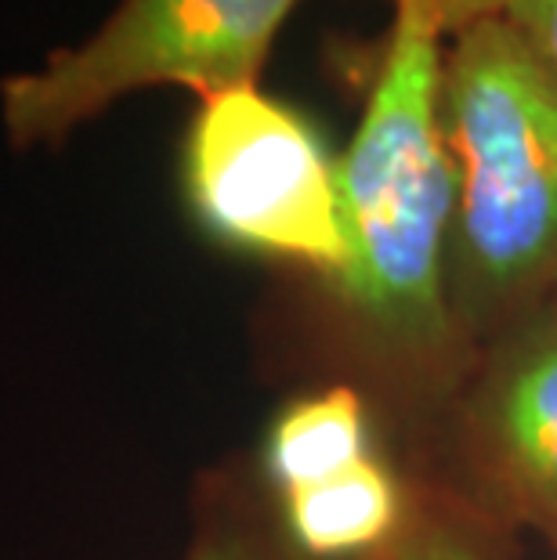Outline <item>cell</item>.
I'll return each instance as SVG.
<instances>
[{
    "label": "cell",
    "mask_w": 557,
    "mask_h": 560,
    "mask_svg": "<svg viewBox=\"0 0 557 560\" xmlns=\"http://www.w3.org/2000/svg\"><path fill=\"white\" fill-rule=\"evenodd\" d=\"M445 26L434 0H395L381 73L337 160L351 260L337 279L355 312L406 348L445 332L442 249L456 166L442 124Z\"/></svg>",
    "instance_id": "obj_1"
},
{
    "label": "cell",
    "mask_w": 557,
    "mask_h": 560,
    "mask_svg": "<svg viewBox=\"0 0 557 560\" xmlns=\"http://www.w3.org/2000/svg\"><path fill=\"white\" fill-rule=\"evenodd\" d=\"M442 124L474 282L511 293L557 268V77L507 15L453 33Z\"/></svg>",
    "instance_id": "obj_2"
},
{
    "label": "cell",
    "mask_w": 557,
    "mask_h": 560,
    "mask_svg": "<svg viewBox=\"0 0 557 560\" xmlns=\"http://www.w3.org/2000/svg\"><path fill=\"white\" fill-rule=\"evenodd\" d=\"M301 0H120L77 47L0 83V120L15 149L58 145L113 102L146 88L199 98L257 83L282 22Z\"/></svg>",
    "instance_id": "obj_3"
},
{
    "label": "cell",
    "mask_w": 557,
    "mask_h": 560,
    "mask_svg": "<svg viewBox=\"0 0 557 560\" xmlns=\"http://www.w3.org/2000/svg\"><path fill=\"white\" fill-rule=\"evenodd\" d=\"M185 196L218 240L329 271H348L337 160L315 127L257 83L210 94L185 138Z\"/></svg>",
    "instance_id": "obj_4"
},
{
    "label": "cell",
    "mask_w": 557,
    "mask_h": 560,
    "mask_svg": "<svg viewBox=\"0 0 557 560\" xmlns=\"http://www.w3.org/2000/svg\"><path fill=\"white\" fill-rule=\"evenodd\" d=\"M492 431L507 467L532 495L557 506V343L532 348L503 373Z\"/></svg>",
    "instance_id": "obj_5"
},
{
    "label": "cell",
    "mask_w": 557,
    "mask_h": 560,
    "mask_svg": "<svg viewBox=\"0 0 557 560\" xmlns=\"http://www.w3.org/2000/svg\"><path fill=\"white\" fill-rule=\"evenodd\" d=\"M282 495H287V517L298 542L318 557H337L381 542L398 514L395 485L373 459Z\"/></svg>",
    "instance_id": "obj_6"
},
{
    "label": "cell",
    "mask_w": 557,
    "mask_h": 560,
    "mask_svg": "<svg viewBox=\"0 0 557 560\" xmlns=\"http://www.w3.org/2000/svg\"><path fill=\"white\" fill-rule=\"evenodd\" d=\"M362 459H370L362 401L344 387L298 401L271 431L268 467L282 492L318 485Z\"/></svg>",
    "instance_id": "obj_7"
},
{
    "label": "cell",
    "mask_w": 557,
    "mask_h": 560,
    "mask_svg": "<svg viewBox=\"0 0 557 560\" xmlns=\"http://www.w3.org/2000/svg\"><path fill=\"white\" fill-rule=\"evenodd\" d=\"M507 19L547 58V66L557 77V0H511Z\"/></svg>",
    "instance_id": "obj_8"
},
{
    "label": "cell",
    "mask_w": 557,
    "mask_h": 560,
    "mask_svg": "<svg viewBox=\"0 0 557 560\" xmlns=\"http://www.w3.org/2000/svg\"><path fill=\"white\" fill-rule=\"evenodd\" d=\"M391 560H481V553L467 539H460L456 532L434 528L406 542Z\"/></svg>",
    "instance_id": "obj_9"
},
{
    "label": "cell",
    "mask_w": 557,
    "mask_h": 560,
    "mask_svg": "<svg viewBox=\"0 0 557 560\" xmlns=\"http://www.w3.org/2000/svg\"><path fill=\"white\" fill-rule=\"evenodd\" d=\"M434 8H438V19H442V26H445V37H453V33L467 30L481 19L507 15L511 0H434Z\"/></svg>",
    "instance_id": "obj_10"
},
{
    "label": "cell",
    "mask_w": 557,
    "mask_h": 560,
    "mask_svg": "<svg viewBox=\"0 0 557 560\" xmlns=\"http://www.w3.org/2000/svg\"><path fill=\"white\" fill-rule=\"evenodd\" d=\"M193 560H260L243 542H207Z\"/></svg>",
    "instance_id": "obj_11"
}]
</instances>
